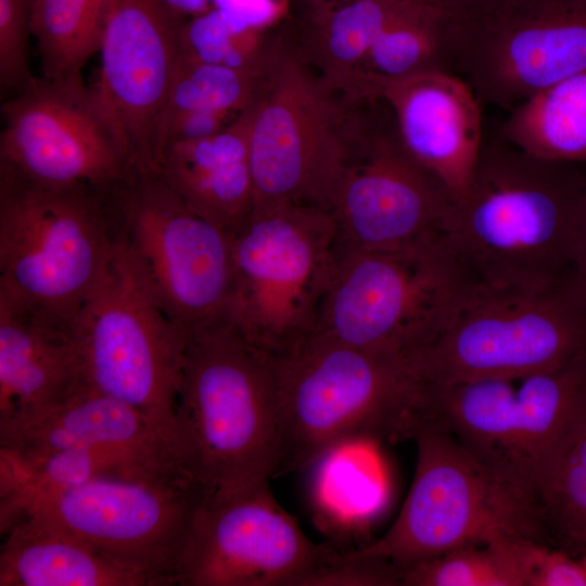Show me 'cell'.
Segmentation results:
<instances>
[{
  "label": "cell",
  "mask_w": 586,
  "mask_h": 586,
  "mask_svg": "<svg viewBox=\"0 0 586 586\" xmlns=\"http://www.w3.org/2000/svg\"><path fill=\"white\" fill-rule=\"evenodd\" d=\"M586 165L485 138L445 249L468 290H526L573 273L572 251Z\"/></svg>",
  "instance_id": "cell-1"
},
{
  "label": "cell",
  "mask_w": 586,
  "mask_h": 586,
  "mask_svg": "<svg viewBox=\"0 0 586 586\" xmlns=\"http://www.w3.org/2000/svg\"><path fill=\"white\" fill-rule=\"evenodd\" d=\"M176 432L184 469L202 499L277 474L272 357L228 316L188 332Z\"/></svg>",
  "instance_id": "cell-2"
},
{
  "label": "cell",
  "mask_w": 586,
  "mask_h": 586,
  "mask_svg": "<svg viewBox=\"0 0 586 586\" xmlns=\"http://www.w3.org/2000/svg\"><path fill=\"white\" fill-rule=\"evenodd\" d=\"M277 475L307 469L351 437H405L421 398L407 353L362 348L314 334L272 357Z\"/></svg>",
  "instance_id": "cell-3"
},
{
  "label": "cell",
  "mask_w": 586,
  "mask_h": 586,
  "mask_svg": "<svg viewBox=\"0 0 586 586\" xmlns=\"http://www.w3.org/2000/svg\"><path fill=\"white\" fill-rule=\"evenodd\" d=\"M352 100L283 41L269 44L250 105L249 157L255 204L291 203L331 212L337 189L366 144Z\"/></svg>",
  "instance_id": "cell-4"
},
{
  "label": "cell",
  "mask_w": 586,
  "mask_h": 586,
  "mask_svg": "<svg viewBox=\"0 0 586 586\" xmlns=\"http://www.w3.org/2000/svg\"><path fill=\"white\" fill-rule=\"evenodd\" d=\"M417 463L403 508L379 539L353 551L400 570L449 551L509 538L544 543L534 498L471 453L444 425L416 417Z\"/></svg>",
  "instance_id": "cell-5"
},
{
  "label": "cell",
  "mask_w": 586,
  "mask_h": 586,
  "mask_svg": "<svg viewBox=\"0 0 586 586\" xmlns=\"http://www.w3.org/2000/svg\"><path fill=\"white\" fill-rule=\"evenodd\" d=\"M119 240L106 189L54 187L0 167V295L72 323Z\"/></svg>",
  "instance_id": "cell-6"
},
{
  "label": "cell",
  "mask_w": 586,
  "mask_h": 586,
  "mask_svg": "<svg viewBox=\"0 0 586 586\" xmlns=\"http://www.w3.org/2000/svg\"><path fill=\"white\" fill-rule=\"evenodd\" d=\"M104 476L192 482L171 436L89 386L40 415L0 424V484L12 498Z\"/></svg>",
  "instance_id": "cell-7"
},
{
  "label": "cell",
  "mask_w": 586,
  "mask_h": 586,
  "mask_svg": "<svg viewBox=\"0 0 586 586\" xmlns=\"http://www.w3.org/2000/svg\"><path fill=\"white\" fill-rule=\"evenodd\" d=\"M229 233L230 320L271 357L314 335L341 250L332 213L257 203Z\"/></svg>",
  "instance_id": "cell-8"
},
{
  "label": "cell",
  "mask_w": 586,
  "mask_h": 586,
  "mask_svg": "<svg viewBox=\"0 0 586 586\" xmlns=\"http://www.w3.org/2000/svg\"><path fill=\"white\" fill-rule=\"evenodd\" d=\"M586 351V291L574 275L545 288L468 290L438 332L408 353L422 387L517 378Z\"/></svg>",
  "instance_id": "cell-9"
},
{
  "label": "cell",
  "mask_w": 586,
  "mask_h": 586,
  "mask_svg": "<svg viewBox=\"0 0 586 586\" xmlns=\"http://www.w3.org/2000/svg\"><path fill=\"white\" fill-rule=\"evenodd\" d=\"M72 327L87 385L139 411L178 445L176 403L188 332L165 309L120 234Z\"/></svg>",
  "instance_id": "cell-10"
},
{
  "label": "cell",
  "mask_w": 586,
  "mask_h": 586,
  "mask_svg": "<svg viewBox=\"0 0 586 586\" xmlns=\"http://www.w3.org/2000/svg\"><path fill=\"white\" fill-rule=\"evenodd\" d=\"M444 9L449 71L510 111L586 69V0H467Z\"/></svg>",
  "instance_id": "cell-11"
},
{
  "label": "cell",
  "mask_w": 586,
  "mask_h": 586,
  "mask_svg": "<svg viewBox=\"0 0 586 586\" xmlns=\"http://www.w3.org/2000/svg\"><path fill=\"white\" fill-rule=\"evenodd\" d=\"M467 291L443 240L341 246L315 334L362 348L409 353L438 332Z\"/></svg>",
  "instance_id": "cell-12"
},
{
  "label": "cell",
  "mask_w": 586,
  "mask_h": 586,
  "mask_svg": "<svg viewBox=\"0 0 586 586\" xmlns=\"http://www.w3.org/2000/svg\"><path fill=\"white\" fill-rule=\"evenodd\" d=\"M107 196L120 235L181 328L190 332L228 316L227 230L188 208L157 174L132 171Z\"/></svg>",
  "instance_id": "cell-13"
},
{
  "label": "cell",
  "mask_w": 586,
  "mask_h": 586,
  "mask_svg": "<svg viewBox=\"0 0 586 586\" xmlns=\"http://www.w3.org/2000/svg\"><path fill=\"white\" fill-rule=\"evenodd\" d=\"M200 501L186 479L95 477L26 500L0 518V528L34 517L144 574L153 586H171Z\"/></svg>",
  "instance_id": "cell-14"
},
{
  "label": "cell",
  "mask_w": 586,
  "mask_h": 586,
  "mask_svg": "<svg viewBox=\"0 0 586 586\" xmlns=\"http://www.w3.org/2000/svg\"><path fill=\"white\" fill-rule=\"evenodd\" d=\"M333 551L305 535L265 479L201 499L180 552L176 585L306 586Z\"/></svg>",
  "instance_id": "cell-15"
},
{
  "label": "cell",
  "mask_w": 586,
  "mask_h": 586,
  "mask_svg": "<svg viewBox=\"0 0 586 586\" xmlns=\"http://www.w3.org/2000/svg\"><path fill=\"white\" fill-rule=\"evenodd\" d=\"M187 18L168 0H114L104 28L91 91L136 173L158 170L163 116Z\"/></svg>",
  "instance_id": "cell-16"
},
{
  "label": "cell",
  "mask_w": 586,
  "mask_h": 586,
  "mask_svg": "<svg viewBox=\"0 0 586 586\" xmlns=\"http://www.w3.org/2000/svg\"><path fill=\"white\" fill-rule=\"evenodd\" d=\"M1 113L0 167L29 181L107 189L133 171L87 87L35 77Z\"/></svg>",
  "instance_id": "cell-17"
},
{
  "label": "cell",
  "mask_w": 586,
  "mask_h": 586,
  "mask_svg": "<svg viewBox=\"0 0 586 586\" xmlns=\"http://www.w3.org/2000/svg\"><path fill=\"white\" fill-rule=\"evenodd\" d=\"M456 212L446 188L406 152L395 127L371 132L331 208L344 247L443 240Z\"/></svg>",
  "instance_id": "cell-18"
},
{
  "label": "cell",
  "mask_w": 586,
  "mask_h": 586,
  "mask_svg": "<svg viewBox=\"0 0 586 586\" xmlns=\"http://www.w3.org/2000/svg\"><path fill=\"white\" fill-rule=\"evenodd\" d=\"M367 89L392 112L406 152L446 188L458 207L485 139L483 104L471 86L456 74L428 71L372 79Z\"/></svg>",
  "instance_id": "cell-19"
},
{
  "label": "cell",
  "mask_w": 586,
  "mask_h": 586,
  "mask_svg": "<svg viewBox=\"0 0 586 586\" xmlns=\"http://www.w3.org/2000/svg\"><path fill=\"white\" fill-rule=\"evenodd\" d=\"M86 386L72 323L0 295V424L40 415Z\"/></svg>",
  "instance_id": "cell-20"
},
{
  "label": "cell",
  "mask_w": 586,
  "mask_h": 586,
  "mask_svg": "<svg viewBox=\"0 0 586 586\" xmlns=\"http://www.w3.org/2000/svg\"><path fill=\"white\" fill-rule=\"evenodd\" d=\"M250 123L249 106L215 135L170 143L157 170L188 208L228 232L255 205L249 157Z\"/></svg>",
  "instance_id": "cell-21"
},
{
  "label": "cell",
  "mask_w": 586,
  "mask_h": 586,
  "mask_svg": "<svg viewBox=\"0 0 586 586\" xmlns=\"http://www.w3.org/2000/svg\"><path fill=\"white\" fill-rule=\"evenodd\" d=\"M586 407V351L557 368L515 378L513 481L535 501L539 484Z\"/></svg>",
  "instance_id": "cell-22"
},
{
  "label": "cell",
  "mask_w": 586,
  "mask_h": 586,
  "mask_svg": "<svg viewBox=\"0 0 586 586\" xmlns=\"http://www.w3.org/2000/svg\"><path fill=\"white\" fill-rule=\"evenodd\" d=\"M0 586H153L144 574L34 517L1 533Z\"/></svg>",
  "instance_id": "cell-23"
},
{
  "label": "cell",
  "mask_w": 586,
  "mask_h": 586,
  "mask_svg": "<svg viewBox=\"0 0 586 586\" xmlns=\"http://www.w3.org/2000/svg\"><path fill=\"white\" fill-rule=\"evenodd\" d=\"M514 407L515 378L476 379L422 387L418 416L440 422L479 459L517 484L511 474Z\"/></svg>",
  "instance_id": "cell-24"
},
{
  "label": "cell",
  "mask_w": 586,
  "mask_h": 586,
  "mask_svg": "<svg viewBox=\"0 0 586 586\" xmlns=\"http://www.w3.org/2000/svg\"><path fill=\"white\" fill-rule=\"evenodd\" d=\"M378 438L356 436L326 449L308 468L310 496L331 532H364L390 499V480Z\"/></svg>",
  "instance_id": "cell-25"
},
{
  "label": "cell",
  "mask_w": 586,
  "mask_h": 586,
  "mask_svg": "<svg viewBox=\"0 0 586 586\" xmlns=\"http://www.w3.org/2000/svg\"><path fill=\"white\" fill-rule=\"evenodd\" d=\"M410 0H335L307 5V59L332 88L368 101L360 87L364 61Z\"/></svg>",
  "instance_id": "cell-26"
},
{
  "label": "cell",
  "mask_w": 586,
  "mask_h": 586,
  "mask_svg": "<svg viewBox=\"0 0 586 586\" xmlns=\"http://www.w3.org/2000/svg\"><path fill=\"white\" fill-rule=\"evenodd\" d=\"M498 135L534 156L586 165V69L511 109Z\"/></svg>",
  "instance_id": "cell-27"
},
{
  "label": "cell",
  "mask_w": 586,
  "mask_h": 586,
  "mask_svg": "<svg viewBox=\"0 0 586 586\" xmlns=\"http://www.w3.org/2000/svg\"><path fill=\"white\" fill-rule=\"evenodd\" d=\"M114 0H35L31 36L36 38L41 77L81 89L82 69L99 53Z\"/></svg>",
  "instance_id": "cell-28"
},
{
  "label": "cell",
  "mask_w": 586,
  "mask_h": 586,
  "mask_svg": "<svg viewBox=\"0 0 586 586\" xmlns=\"http://www.w3.org/2000/svg\"><path fill=\"white\" fill-rule=\"evenodd\" d=\"M428 71L450 73L444 9L435 0H410L369 50L360 71L361 91L369 99V80Z\"/></svg>",
  "instance_id": "cell-29"
},
{
  "label": "cell",
  "mask_w": 586,
  "mask_h": 586,
  "mask_svg": "<svg viewBox=\"0 0 586 586\" xmlns=\"http://www.w3.org/2000/svg\"><path fill=\"white\" fill-rule=\"evenodd\" d=\"M536 500L546 536L586 552V407L551 460Z\"/></svg>",
  "instance_id": "cell-30"
},
{
  "label": "cell",
  "mask_w": 586,
  "mask_h": 586,
  "mask_svg": "<svg viewBox=\"0 0 586 586\" xmlns=\"http://www.w3.org/2000/svg\"><path fill=\"white\" fill-rule=\"evenodd\" d=\"M264 65L258 69H241L205 63L179 54L162 130L169 119L184 113L204 111L242 113L257 94Z\"/></svg>",
  "instance_id": "cell-31"
},
{
  "label": "cell",
  "mask_w": 586,
  "mask_h": 586,
  "mask_svg": "<svg viewBox=\"0 0 586 586\" xmlns=\"http://www.w3.org/2000/svg\"><path fill=\"white\" fill-rule=\"evenodd\" d=\"M519 539L463 547L402 569V585L526 586Z\"/></svg>",
  "instance_id": "cell-32"
},
{
  "label": "cell",
  "mask_w": 586,
  "mask_h": 586,
  "mask_svg": "<svg viewBox=\"0 0 586 586\" xmlns=\"http://www.w3.org/2000/svg\"><path fill=\"white\" fill-rule=\"evenodd\" d=\"M269 44L263 28L244 26L215 8L188 17L179 37V54L241 69L264 65Z\"/></svg>",
  "instance_id": "cell-33"
},
{
  "label": "cell",
  "mask_w": 586,
  "mask_h": 586,
  "mask_svg": "<svg viewBox=\"0 0 586 586\" xmlns=\"http://www.w3.org/2000/svg\"><path fill=\"white\" fill-rule=\"evenodd\" d=\"M35 0H0V91L7 99L35 76L29 65L28 39Z\"/></svg>",
  "instance_id": "cell-34"
},
{
  "label": "cell",
  "mask_w": 586,
  "mask_h": 586,
  "mask_svg": "<svg viewBox=\"0 0 586 586\" xmlns=\"http://www.w3.org/2000/svg\"><path fill=\"white\" fill-rule=\"evenodd\" d=\"M400 573V569L386 559L334 549L306 586L402 585Z\"/></svg>",
  "instance_id": "cell-35"
},
{
  "label": "cell",
  "mask_w": 586,
  "mask_h": 586,
  "mask_svg": "<svg viewBox=\"0 0 586 586\" xmlns=\"http://www.w3.org/2000/svg\"><path fill=\"white\" fill-rule=\"evenodd\" d=\"M519 553L526 586H586V570L579 559L538 540L522 538Z\"/></svg>",
  "instance_id": "cell-36"
},
{
  "label": "cell",
  "mask_w": 586,
  "mask_h": 586,
  "mask_svg": "<svg viewBox=\"0 0 586 586\" xmlns=\"http://www.w3.org/2000/svg\"><path fill=\"white\" fill-rule=\"evenodd\" d=\"M217 9L224 11L238 23L256 28H265L272 22L279 8L273 0H214Z\"/></svg>",
  "instance_id": "cell-37"
},
{
  "label": "cell",
  "mask_w": 586,
  "mask_h": 586,
  "mask_svg": "<svg viewBox=\"0 0 586 586\" xmlns=\"http://www.w3.org/2000/svg\"><path fill=\"white\" fill-rule=\"evenodd\" d=\"M572 270L578 283L586 291V183L578 202L575 219Z\"/></svg>",
  "instance_id": "cell-38"
},
{
  "label": "cell",
  "mask_w": 586,
  "mask_h": 586,
  "mask_svg": "<svg viewBox=\"0 0 586 586\" xmlns=\"http://www.w3.org/2000/svg\"><path fill=\"white\" fill-rule=\"evenodd\" d=\"M435 1H437L444 8H449L467 0H435Z\"/></svg>",
  "instance_id": "cell-39"
},
{
  "label": "cell",
  "mask_w": 586,
  "mask_h": 586,
  "mask_svg": "<svg viewBox=\"0 0 586 586\" xmlns=\"http://www.w3.org/2000/svg\"><path fill=\"white\" fill-rule=\"evenodd\" d=\"M298 1L305 3L306 5H315V4L326 3V2L335 1V0H298Z\"/></svg>",
  "instance_id": "cell-40"
},
{
  "label": "cell",
  "mask_w": 586,
  "mask_h": 586,
  "mask_svg": "<svg viewBox=\"0 0 586 586\" xmlns=\"http://www.w3.org/2000/svg\"><path fill=\"white\" fill-rule=\"evenodd\" d=\"M581 562L583 563L585 570H586V552L584 553V556L579 559Z\"/></svg>",
  "instance_id": "cell-41"
}]
</instances>
